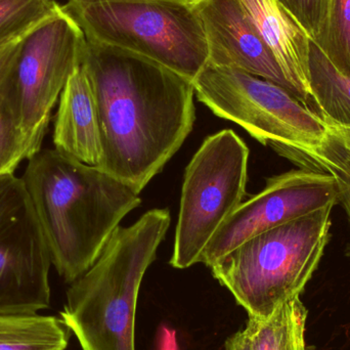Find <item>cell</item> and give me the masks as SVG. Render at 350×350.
<instances>
[{
  "instance_id": "cell-1",
  "label": "cell",
  "mask_w": 350,
  "mask_h": 350,
  "mask_svg": "<svg viewBox=\"0 0 350 350\" xmlns=\"http://www.w3.org/2000/svg\"><path fill=\"white\" fill-rule=\"evenodd\" d=\"M80 63L100 119L98 168L139 195L193 131V81L139 53L88 40Z\"/></svg>"
},
{
  "instance_id": "cell-2",
  "label": "cell",
  "mask_w": 350,
  "mask_h": 350,
  "mask_svg": "<svg viewBox=\"0 0 350 350\" xmlns=\"http://www.w3.org/2000/svg\"><path fill=\"white\" fill-rule=\"evenodd\" d=\"M22 178L51 265L70 284L94 265L121 220L142 203L126 183L55 149L31 157Z\"/></svg>"
},
{
  "instance_id": "cell-3",
  "label": "cell",
  "mask_w": 350,
  "mask_h": 350,
  "mask_svg": "<svg viewBox=\"0 0 350 350\" xmlns=\"http://www.w3.org/2000/svg\"><path fill=\"white\" fill-rule=\"evenodd\" d=\"M168 209L119 226L96 262L71 283L61 319L83 350H135V312L146 271L170 228Z\"/></svg>"
},
{
  "instance_id": "cell-4",
  "label": "cell",
  "mask_w": 350,
  "mask_h": 350,
  "mask_svg": "<svg viewBox=\"0 0 350 350\" xmlns=\"http://www.w3.org/2000/svg\"><path fill=\"white\" fill-rule=\"evenodd\" d=\"M334 206L251 237L210 267L249 317L267 318L299 297L330 239Z\"/></svg>"
},
{
  "instance_id": "cell-5",
  "label": "cell",
  "mask_w": 350,
  "mask_h": 350,
  "mask_svg": "<svg viewBox=\"0 0 350 350\" xmlns=\"http://www.w3.org/2000/svg\"><path fill=\"white\" fill-rule=\"evenodd\" d=\"M62 10L85 40L139 53L193 81L208 46L189 0H67Z\"/></svg>"
},
{
  "instance_id": "cell-6",
  "label": "cell",
  "mask_w": 350,
  "mask_h": 350,
  "mask_svg": "<svg viewBox=\"0 0 350 350\" xmlns=\"http://www.w3.org/2000/svg\"><path fill=\"white\" fill-rule=\"evenodd\" d=\"M193 85L198 100L216 116L240 125L262 145L312 148L328 131L293 92L242 70L207 63Z\"/></svg>"
},
{
  "instance_id": "cell-7",
  "label": "cell",
  "mask_w": 350,
  "mask_h": 350,
  "mask_svg": "<svg viewBox=\"0 0 350 350\" xmlns=\"http://www.w3.org/2000/svg\"><path fill=\"white\" fill-rule=\"evenodd\" d=\"M249 149L232 129L210 135L185 168L170 265L185 269L200 257L243 203Z\"/></svg>"
},
{
  "instance_id": "cell-8",
  "label": "cell",
  "mask_w": 350,
  "mask_h": 350,
  "mask_svg": "<svg viewBox=\"0 0 350 350\" xmlns=\"http://www.w3.org/2000/svg\"><path fill=\"white\" fill-rule=\"evenodd\" d=\"M84 44L83 33L61 5L21 44L12 85L26 160L40 151L51 113Z\"/></svg>"
},
{
  "instance_id": "cell-9",
  "label": "cell",
  "mask_w": 350,
  "mask_h": 350,
  "mask_svg": "<svg viewBox=\"0 0 350 350\" xmlns=\"http://www.w3.org/2000/svg\"><path fill=\"white\" fill-rule=\"evenodd\" d=\"M51 255L22 177L0 174V314L51 306Z\"/></svg>"
},
{
  "instance_id": "cell-10",
  "label": "cell",
  "mask_w": 350,
  "mask_h": 350,
  "mask_svg": "<svg viewBox=\"0 0 350 350\" xmlns=\"http://www.w3.org/2000/svg\"><path fill=\"white\" fill-rule=\"evenodd\" d=\"M338 203L339 187L332 175L304 168L275 175L222 224L199 262L210 267L251 237Z\"/></svg>"
},
{
  "instance_id": "cell-11",
  "label": "cell",
  "mask_w": 350,
  "mask_h": 350,
  "mask_svg": "<svg viewBox=\"0 0 350 350\" xmlns=\"http://www.w3.org/2000/svg\"><path fill=\"white\" fill-rule=\"evenodd\" d=\"M189 2L205 34L208 63L242 70L293 92L239 0Z\"/></svg>"
},
{
  "instance_id": "cell-12",
  "label": "cell",
  "mask_w": 350,
  "mask_h": 350,
  "mask_svg": "<svg viewBox=\"0 0 350 350\" xmlns=\"http://www.w3.org/2000/svg\"><path fill=\"white\" fill-rule=\"evenodd\" d=\"M239 2L279 64L293 94L314 111L310 82V35L280 0Z\"/></svg>"
},
{
  "instance_id": "cell-13",
  "label": "cell",
  "mask_w": 350,
  "mask_h": 350,
  "mask_svg": "<svg viewBox=\"0 0 350 350\" xmlns=\"http://www.w3.org/2000/svg\"><path fill=\"white\" fill-rule=\"evenodd\" d=\"M55 149L86 165L100 167L102 133L96 98L81 63L72 72L59 98L53 124Z\"/></svg>"
},
{
  "instance_id": "cell-14",
  "label": "cell",
  "mask_w": 350,
  "mask_h": 350,
  "mask_svg": "<svg viewBox=\"0 0 350 350\" xmlns=\"http://www.w3.org/2000/svg\"><path fill=\"white\" fill-rule=\"evenodd\" d=\"M327 126V135L314 147H269L298 167L332 175L339 187V203L345 208L350 224V129L331 124ZM347 254L350 257V245Z\"/></svg>"
},
{
  "instance_id": "cell-15",
  "label": "cell",
  "mask_w": 350,
  "mask_h": 350,
  "mask_svg": "<svg viewBox=\"0 0 350 350\" xmlns=\"http://www.w3.org/2000/svg\"><path fill=\"white\" fill-rule=\"evenodd\" d=\"M310 82L314 111L326 124L350 129V77L310 41Z\"/></svg>"
},
{
  "instance_id": "cell-16",
  "label": "cell",
  "mask_w": 350,
  "mask_h": 350,
  "mask_svg": "<svg viewBox=\"0 0 350 350\" xmlns=\"http://www.w3.org/2000/svg\"><path fill=\"white\" fill-rule=\"evenodd\" d=\"M308 310L299 297L278 306L267 318L249 317L245 334L252 350H306Z\"/></svg>"
},
{
  "instance_id": "cell-17",
  "label": "cell",
  "mask_w": 350,
  "mask_h": 350,
  "mask_svg": "<svg viewBox=\"0 0 350 350\" xmlns=\"http://www.w3.org/2000/svg\"><path fill=\"white\" fill-rule=\"evenodd\" d=\"M71 333L55 317L38 312L0 314V350H65Z\"/></svg>"
},
{
  "instance_id": "cell-18",
  "label": "cell",
  "mask_w": 350,
  "mask_h": 350,
  "mask_svg": "<svg viewBox=\"0 0 350 350\" xmlns=\"http://www.w3.org/2000/svg\"><path fill=\"white\" fill-rule=\"evenodd\" d=\"M30 33L0 49V174H14L21 162L26 160L12 85V71L21 44Z\"/></svg>"
},
{
  "instance_id": "cell-19",
  "label": "cell",
  "mask_w": 350,
  "mask_h": 350,
  "mask_svg": "<svg viewBox=\"0 0 350 350\" xmlns=\"http://www.w3.org/2000/svg\"><path fill=\"white\" fill-rule=\"evenodd\" d=\"M312 40L350 77V0H329L324 20Z\"/></svg>"
},
{
  "instance_id": "cell-20",
  "label": "cell",
  "mask_w": 350,
  "mask_h": 350,
  "mask_svg": "<svg viewBox=\"0 0 350 350\" xmlns=\"http://www.w3.org/2000/svg\"><path fill=\"white\" fill-rule=\"evenodd\" d=\"M59 5L55 0H0V49L40 26Z\"/></svg>"
},
{
  "instance_id": "cell-21",
  "label": "cell",
  "mask_w": 350,
  "mask_h": 350,
  "mask_svg": "<svg viewBox=\"0 0 350 350\" xmlns=\"http://www.w3.org/2000/svg\"><path fill=\"white\" fill-rule=\"evenodd\" d=\"M298 24L314 38L324 20L329 0H280Z\"/></svg>"
},
{
  "instance_id": "cell-22",
  "label": "cell",
  "mask_w": 350,
  "mask_h": 350,
  "mask_svg": "<svg viewBox=\"0 0 350 350\" xmlns=\"http://www.w3.org/2000/svg\"><path fill=\"white\" fill-rule=\"evenodd\" d=\"M226 350H252L248 337L244 331H239L228 338L226 342Z\"/></svg>"
},
{
  "instance_id": "cell-23",
  "label": "cell",
  "mask_w": 350,
  "mask_h": 350,
  "mask_svg": "<svg viewBox=\"0 0 350 350\" xmlns=\"http://www.w3.org/2000/svg\"></svg>"
}]
</instances>
